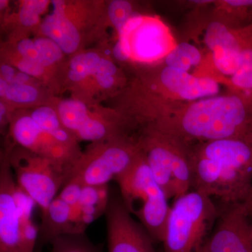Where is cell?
<instances>
[{"label":"cell","mask_w":252,"mask_h":252,"mask_svg":"<svg viewBox=\"0 0 252 252\" xmlns=\"http://www.w3.org/2000/svg\"><path fill=\"white\" fill-rule=\"evenodd\" d=\"M50 252H102L91 243L85 233L63 235L51 243Z\"/></svg>","instance_id":"7402d4cb"},{"label":"cell","mask_w":252,"mask_h":252,"mask_svg":"<svg viewBox=\"0 0 252 252\" xmlns=\"http://www.w3.org/2000/svg\"><path fill=\"white\" fill-rule=\"evenodd\" d=\"M11 134L19 147L41 157L53 160L59 152V142L41 130L31 115L16 118L11 124Z\"/></svg>","instance_id":"5bb4252c"},{"label":"cell","mask_w":252,"mask_h":252,"mask_svg":"<svg viewBox=\"0 0 252 252\" xmlns=\"http://www.w3.org/2000/svg\"><path fill=\"white\" fill-rule=\"evenodd\" d=\"M113 55L118 61H126L132 58L130 42L127 38L119 36L113 49Z\"/></svg>","instance_id":"4dcf8cb0"},{"label":"cell","mask_w":252,"mask_h":252,"mask_svg":"<svg viewBox=\"0 0 252 252\" xmlns=\"http://www.w3.org/2000/svg\"><path fill=\"white\" fill-rule=\"evenodd\" d=\"M132 6L130 3L124 0L111 1L108 7L109 21L120 32L127 21L132 17Z\"/></svg>","instance_id":"484cf974"},{"label":"cell","mask_w":252,"mask_h":252,"mask_svg":"<svg viewBox=\"0 0 252 252\" xmlns=\"http://www.w3.org/2000/svg\"><path fill=\"white\" fill-rule=\"evenodd\" d=\"M225 2L232 7L244 8L252 6V0H227Z\"/></svg>","instance_id":"e575fe53"},{"label":"cell","mask_w":252,"mask_h":252,"mask_svg":"<svg viewBox=\"0 0 252 252\" xmlns=\"http://www.w3.org/2000/svg\"><path fill=\"white\" fill-rule=\"evenodd\" d=\"M7 156L18 187L43 213L69 181L72 170L21 147Z\"/></svg>","instance_id":"52a82bcc"},{"label":"cell","mask_w":252,"mask_h":252,"mask_svg":"<svg viewBox=\"0 0 252 252\" xmlns=\"http://www.w3.org/2000/svg\"><path fill=\"white\" fill-rule=\"evenodd\" d=\"M190 154L193 190L219 199L222 205L250 200L252 160L209 159L192 152Z\"/></svg>","instance_id":"5b68a950"},{"label":"cell","mask_w":252,"mask_h":252,"mask_svg":"<svg viewBox=\"0 0 252 252\" xmlns=\"http://www.w3.org/2000/svg\"><path fill=\"white\" fill-rule=\"evenodd\" d=\"M84 185L75 179H70L61 189L58 196L68 205L74 208L77 207Z\"/></svg>","instance_id":"83f0119b"},{"label":"cell","mask_w":252,"mask_h":252,"mask_svg":"<svg viewBox=\"0 0 252 252\" xmlns=\"http://www.w3.org/2000/svg\"><path fill=\"white\" fill-rule=\"evenodd\" d=\"M57 112L63 126L74 137L83 124L91 117L86 104L79 99L63 100L59 104Z\"/></svg>","instance_id":"e0dca14e"},{"label":"cell","mask_w":252,"mask_h":252,"mask_svg":"<svg viewBox=\"0 0 252 252\" xmlns=\"http://www.w3.org/2000/svg\"><path fill=\"white\" fill-rule=\"evenodd\" d=\"M31 77L26 73L19 72L16 73L14 79V84H28L31 81Z\"/></svg>","instance_id":"d590c367"},{"label":"cell","mask_w":252,"mask_h":252,"mask_svg":"<svg viewBox=\"0 0 252 252\" xmlns=\"http://www.w3.org/2000/svg\"><path fill=\"white\" fill-rule=\"evenodd\" d=\"M18 185L7 154L0 162V252H24Z\"/></svg>","instance_id":"30bf717a"},{"label":"cell","mask_w":252,"mask_h":252,"mask_svg":"<svg viewBox=\"0 0 252 252\" xmlns=\"http://www.w3.org/2000/svg\"><path fill=\"white\" fill-rule=\"evenodd\" d=\"M244 33H245L247 39L252 44V25L250 27L247 28L246 31H244Z\"/></svg>","instance_id":"f35d334b"},{"label":"cell","mask_w":252,"mask_h":252,"mask_svg":"<svg viewBox=\"0 0 252 252\" xmlns=\"http://www.w3.org/2000/svg\"><path fill=\"white\" fill-rule=\"evenodd\" d=\"M84 233L78 223L76 209L57 196L41 213L37 245L50 244L63 235Z\"/></svg>","instance_id":"4fadbf2b"},{"label":"cell","mask_w":252,"mask_h":252,"mask_svg":"<svg viewBox=\"0 0 252 252\" xmlns=\"http://www.w3.org/2000/svg\"><path fill=\"white\" fill-rule=\"evenodd\" d=\"M117 67L114 64V63L109 61V60L102 58L98 66H97V69H96L94 75H96V74H105V75H110L114 77L117 74Z\"/></svg>","instance_id":"1f68e13d"},{"label":"cell","mask_w":252,"mask_h":252,"mask_svg":"<svg viewBox=\"0 0 252 252\" xmlns=\"http://www.w3.org/2000/svg\"><path fill=\"white\" fill-rule=\"evenodd\" d=\"M251 134H252V129H251Z\"/></svg>","instance_id":"b9f144b4"},{"label":"cell","mask_w":252,"mask_h":252,"mask_svg":"<svg viewBox=\"0 0 252 252\" xmlns=\"http://www.w3.org/2000/svg\"><path fill=\"white\" fill-rule=\"evenodd\" d=\"M141 154L168 200L191 189L190 149L175 137L154 127L137 142Z\"/></svg>","instance_id":"277c9868"},{"label":"cell","mask_w":252,"mask_h":252,"mask_svg":"<svg viewBox=\"0 0 252 252\" xmlns=\"http://www.w3.org/2000/svg\"><path fill=\"white\" fill-rule=\"evenodd\" d=\"M39 97V91L31 84H10L4 98L17 104H31Z\"/></svg>","instance_id":"4316f807"},{"label":"cell","mask_w":252,"mask_h":252,"mask_svg":"<svg viewBox=\"0 0 252 252\" xmlns=\"http://www.w3.org/2000/svg\"><path fill=\"white\" fill-rule=\"evenodd\" d=\"M105 216L108 252H157L147 230L127 211L121 197L109 196Z\"/></svg>","instance_id":"9c48e42d"},{"label":"cell","mask_w":252,"mask_h":252,"mask_svg":"<svg viewBox=\"0 0 252 252\" xmlns=\"http://www.w3.org/2000/svg\"><path fill=\"white\" fill-rule=\"evenodd\" d=\"M0 72H1V79L7 81L9 84H14L15 77L17 73L14 67L9 64H3L0 67Z\"/></svg>","instance_id":"836d02e7"},{"label":"cell","mask_w":252,"mask_h":252,"mask_svg":"<svg viewBox=\"0 0 252 252\" xmlns=\"http://www.w3.org/2000/svg\"><path fill=\"white\" fill-rule=\"evenodd\" d=\"M6 114V108L4 103L1 102L0 104V121H1V124H4V117Z\"/></svg>","instance_id":"74e56055"},{"label":"cell","mask_w":252,"mask_h":252,"mask_svg":"<svg viewBox=\"0 0 252 252\" xmlns=\"http://www.w3.org/2000/svg\"><path fill=\"white\" fill-rule=\"evenodd\" d=\"M217 222L202 252H252L250 200L233 205H220Z\"/></svg>","instance_id":"ba28073f"},{"label":"cell","mask_w":252,"mask_h":252,"mask_svg":"<svg viewBox=\"0 0 252 252\" xmlns=\"http://www.w3.org/2000/svg\"><path fill=\"white\" fill-rule=\"evenodd\" d=\"M132 58L137 61L151 62L166 56L169 49L166 28L160 21L146 19L128 36Z\"/></svg>","instance_id":"8fae6325"},{"label":"cell","mask_w":252,"mask_h":252,"mask_svg":"<svg viewBox=\"0 0 252 252\" xmlns=\"http://www.w3.org/2000/svg\"><path fill=\"white\" fill-rule=\"evenodd\" d=\"M30 115L41 130L51 137L57 131L65 128L61 122L57 111L48 106L38 107Z\"/></svg>","instance_id":"603a6c76"},{"label":"cell","mask_w":252,"mask_h":252,"mask_svg":"<svg viewBox=\"0 0 252 252\" xmlns=\"http://www.w3.org/2000/svg\"><path fill=\"white\" fill-rule=\"evenodd\" d=\"M245 42L244 38L241 45L234 47L220 48L212 51L213 62L217 69L222 74L232 77L238 70L241 62L242 51Z\"/></svg>","instance_id":"44dd1931"},{"label":"cell","mask_w":252,"mask_h":252,"mask_svg":"<svg viewBox=\"0 0 252 252\" xmlns=\"http://www.w3.org/2000/svg\"><path fill=\"white\" fill-rule=\"evenodd\" d=\"M97 85L103 89H109L115 84V78L105 74H96L94 76Z\"/></svg>","instance_id":"d6a6232c"},{"label":"cell","mask_w":252,"mask_h":252,"mask_svg":"<svg viewBox=\"0 0 252 252\" xmlns=\"http://www.w3.org/2000/svg\"><path fill=\"white\" fill-rule=\"evenodd\" d=\"M34 41L39 52L41 64L44 67L53 65L62 59L64 53L59 46L49 38L42 36L36 38Z\"/></svg>","instance_id":"cb8c5ba5"},{"label":"cell","mask_w":252,"mask_h":252,"mask_svg":"<svg viewBox=\"0 0 252 252\" xmlns=\"http://www.w3.org/2000/svg\"><path fill=\"white\" fill-rule=\"evenodd\" d=\"M252 126V104L240 94L214 96L195 101L178 117L161 121L154 128L188 146L248 135Z\"/></svg>","instance_id":"6da1fadb"},{"label":"cell","mask_w":252,"mask_h":252,"mask_svg":"<svg viewBox=\"0 0 252 252\" xmlns=\"http://www.w3.org/2000/svg\"><path fill=\"white\" fill-rule=\"evenodd\" d=\"M109 196L108 185L103 187L84 186L80 200L75 208L78 222L84 231L97 217L105 214Z\"/></svg>","instance_id":"2e32d148"},{"label":"cell","mask_w":252,"mask_h":252,"mask_svg":"<svg viewBox=\"0 0 252 252\" xmlns=\"http://www.w3.org/2000/svg\"><path fill=\"white\" fill-rule=\"evenodd\" d=\"M49 1L29 0L23 3L19 11L20 22L26 27L36 26L40 22V15L46 11Z\"/></svg>","instance_id":"d4e9b609"},{"label":"cell","mask_w":252,"mask_h":252,"mask_svg":"<svg viewBox=\"0 0 252 252\" xmlns=\"http://www.w3.org/2000/svg\"><path fill=\"white\" fill-rule=\"evenodd\" d=\"M219 207L212 198L189 190L175 199L164 233L163 252H202L215 228Z\"/></svg>","instance_id":"7a4b0ae2"},{"label":"cell","mask_w":252,"mask_h":252,"mask_svg":"<svg viewBox=\"0 0 252 252\" xmlns=\"http://www.w3.org/2000/svg\"><path fill=\"white\" fill-rule=\"evenodd\" d=\"M0 5H1V9H2L3 8H4V6H6V4H7V1H4V0H1L0 1Z\"/></svg>","instance_id":"ab89813d"},{"label":"cell","mask_w":252,"mask_h":252,"mask_svg":"<svg viewBox=\"0 0 252 252\" xmlns=\"http://www.w3.org/2000/svg\"><path fill=\"white\" fill-rule=\"evenodd\" d=\"M250 203H251V207H252V193L251 198H250Z\"/></svg>","instance_id":"60d3db41"},{"label":"cell","mask_w":252,"mask_h":252,"mask_svg":"<svg viewBox=\"0 0 252 252\" xmlns=\"http://www.w3.org/2000/svg\"><path fill=\"white\" fill-rule=\"evenodd\" d=\"M116 182L127 211L138 219L154 243H162L170 207L142 154L133 166Z\"/></svg>","instance_id":"3957f363"},{"label":"cell","mask_w":252,"mask_h":252,"mask_svg":"<svg viewBox=\"0 0 252 252\" xmlns=\"http://www.w3.org/2000/svg\"><path fill=\"white\" fill-rule=\"evenodd\" d=\"M102 58L97 53L86 52L76 55L69 63L68 77L73 82H81L89 76H94Z\"/></svg>","instance_id":"ffe728a7"},{"label":"cell","mask_w":252,"mask_h":252,"mask_svg":"<svg viewBox=\"0 0 252 252\" xmlns=\"http://www.w3.org/2000/svg\"><path fill=\"white\" fill-rule=\"evenodd\" d=\"M20 72L26 73L31 77H40L44 73L46 67L37 61L21 59L16 64Z\"/></svg>","instance_id":"f546056e"},{"label":"cell","mask_w":252,"mask_h":252,"mask_svg":"<svg viewBox=\"0 0 252 252\" xmlns=\"http://www.w3.org/2000/svg\"><path fill=\"white\" fill-rule=\"evenodd\" d=\"M140 157L137 142L126 137L94 142L81 154L69 180L75 179L89 187L107 186L128 171Z\"/></svg>","instance_id":"8992f818"},{"label":"cell","mask_w":252,"mask_h":252,"mask_svg":"<svg viewBox=\"0 0 252 252\" xmlns=\"http://www.w3.org/2000/svg\"><path fill=\"white\" fill-rule=\"evenodd\" d=\"M202 55L198 48L187 42L180 43L172 48L165 56L167 67L189 72L190 68L201 62Z\"/></svg>","instance_id":"ac0fdd59"},{"label":"cell","mask_w":252,"mask_h":252,"mask_svg":"<svg viewBox=\"0 0 252 252\" xmlns=\"http://www.w3.org/2000/svg\"><path fill=\"white\" fill-rule=\"evenodd\" d=\"M17 51L22 59L40 63L39 52L32 39L26 38L20 41L18 43Z\"/></svg>","instance_id":"f1b7e54d"},{"label":"cell","mask_w":252,"mask_h":252,"mask_svg":"<svg viewBox=\"0 0 252 252\" xmlns=\"http://www.w3.org/2000/svg\"><path fill=\"white\" fill-rule=\"evenodd\" d=\"M160 83L175 97L187 101L217 96L220 86L210 77H196L189 72L165 66L160 75Z\"/></svg>","instance_id":"7c38bea8"},{"label":"cell","mask_w":252,"mask_h":252,"mask_svg":"<svg viewBox=\"0 0 252 252\" xmlns=\"http://www.w3.org/2000/svg\"><path fill=\"white\" fill-rule=\"evenodd\" d=\"M54 10L40 25L41 33L56 42L64 54L75 52L81 43L79 30L66 14L63 1H53Z\"/></svg>","instance_id":"9a60e30c"},{"label":"cell","mask_w":252,"mask_h":252,"mask_svg":"<svg viewBox=\"0 0 252 252\" xmlns=\"http://www.w3.org/2000/svg\"><path fill=\"white\" fill-rule=\"evenodd\" d=\"M10 84L3 79H0V96L4 97L9 89Z\"/></svg>","instance_id":"8d00e7d4"},{"label":"cell","mask_w":252,"mask_h":252,"mask_svg":"<svg viewBox=\"0 0 252 252\" xmlns=\"http://www.w3.org/2000/svg\"><path fill=\"white\" fill-rule=\"evenodd\" d=\"M205 44L210 51L220 48L234 47L241 45L243 36L235 35L224 25L219 22L212 23L207 28L205 35Z\"/></svg>","instance_id":"d6986e66"}]
</instances>
